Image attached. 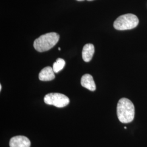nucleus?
Instances as JSON below:
<instances>
[{
	"instance_id": "nucleus-2",
	"label": "nucleus",
	"mask_w": 147,
	"mask_h": 147,
	"mask_svg": "<svg viewBox=\"0 0 147 147\" xmlns=\"http://www.w3.org/2000/svg\"><path fill=\"white\" fill-rule=\"evenodd\" d=\"M59 39V36L56 32H50L40 36L36 39L33 47L37 51L42 53L53 48Z\"/></svg>"
},
{
	"instance_id": "nucleus-13",
	"label": "nucleus",
	"mask_w": 147,
	"mask_h": 147,
	"mask_svg": "<svg viewBox=\"0 0 147 147\" xmlns=\"http://www.w3.org/2000/svg\"><path fill=\"white\" fill-rule=\"evenodd\" d=\"M87 1H94V0H87Z\"/></svg>"
},
{
	"instance_id": "nucleus-1",
	"label": "nucleus",
	"mask_w": 147,
	"mask_h": 147,
	"mask_svg": "<svg viewBox=\"0 0 147 147\" xmlns=\"http://www.w3.org/2000/svg\"><path fill=\"white\" fill-rule=\"evenodd\" d=\"M117 114L121 123H129L132 121L135 117V106L131 101L125 98L119 100Z\"/></svg>"
},
{
	"instance_id": "nucleus-7",
	"label": "nucleus",
	"mask_w": 147,
	"mask_h": 147,
	"mask_svg": "<svg viewBox=\"0 0 147 147\" xmlns=\"http://www.w3.org/2000/svg\"><path fill=\"white\" fill-rule=\"evenodd\" d=\"M81 84L82 87L90 91H95L96 85L92 76L88 74H84L81 80Z\"/></svg>"
},
{
	"instance_id": "nucleus-12",
	"label": "nucleus",
	"mask_w": 147,
	"mask_h": 147,
	"mask_svg": "<svg viewBox=\"0 0 147 147\" xmlns=\"http://www.w3.org/2000/svg\"><path fill=\"white\" fill-rule=\"evenodd\" d=\"M58 50H61V48H60V47H58Z\"/></svg>"
},
{
	"instance_id": "nucleus-5",
	"label": "nucleus",
	"mask_w": 147,
	"mask_h": 147,
	"mask_svg": "<svg viewBox=\"0 0 147 147\" xmlns=\"http://www.w3.org/2000/svg\"><path fill=\"white\" fill-rule=\"evenodd\" d=\"M10 147H30V140L24 136H16L11 138L9 141Z\"/></svg>"
},
{
	"instance_id": "nucleus-3",
	"label": "nucleus",
	"mask_w": 147,
	"mask_h": 147,
	"mask_svg": "<svg viewBox=\"0 0 147 147\" xmlns=\"http://www.w3.org/2000/svg\"><path fill=\"white\" fill-rule=\"evenodd\" d=\"M139 20L132 14H126L119 16L113 23V26L117 30H131L137 26Z\"/></svg>"
},
{
	"instance_id": "nucleus-6",
	"label": "nucleus",
	"mask_w": 147,
	"mask_h": 147,
	"mask_svg": "<svg viewBox=\"0 0 147 147\" xmlns=\"http://www.w3.org/2000/svg\"><path fill=\"white\" fill-rule=\"evenodd\" d=\"M55 78V72L53 68L46 67L42 69L39 74V79L42 81H49Z\"/></svg>"
},
{
	"instance_id": "nucleus-4",
	"label": "nucleus",
	"mask_w": 147,
	"mask_h": 147,
	"mask_svg": "<svg viewBox=\"0 0 147 147\" xmlns=\"http://www.w3.org/2000/svg\"><path fill=\"white\" fill-rule=\"evenodd\" d=\"M44 102L46 104L55 106L58 108H62L68 105L69 99L63 94L51 93L46 95L44 97Z\"/></svg>"
},
{
	"instance_id": "nucleus-9",
	"label": "nucleus",
	"mask_w": 147,
	"mask_h": 147,
	"mask_svg": "<svg viewBox=\"0 0 147 147\" xmlns=\"http://www.w3.org/2000/svg\"><path fill=\"white\" fill-rule=\"evenodd\" d=\"M65 64V61L62 58H57L56 61L53 64V69L55 73H57L63 69Z\"/></svg>"
},
{
	"instance_id": "nucleus-11",
	"label": "nucleus",
	"mask_w": 147,
	"mask_h": 147,
	"mask_svg": "<svg viewBox=\"0 0 147 147\" xmlns=\"http://www.w3.org/2000/svg\"><path fill=\"white\" fill-rule=\"evenodd\" d=\"M77 1H83L84 0H77Z\"/></svg>"
},
{
	"instance_id": "nucleus-10",
	"label": "nucleus",
	"mask_w": 147,
	"mask_h": 147,
	"mask_svg": "<svg viewBox=\"0 0 147 147\" xmlns=\"http://www.w3.org/2000/svg\"><path fill=\"white\" fill-rule=\"evenodd\" d=\"M1 89H2V85L0 84V90H1Z\"/></svg>"
},
{
	"instance_id": "nucleus-8",
	"label": "nucleus",
	"mask_w": 147,
	"mask_h": 147,
	"mask_svg": "<svg viewBox=\"0 0 147 147\" xmlns=\"http://www.w3.org/2000/svg\"><path fill=\"white\" fill-rule=\"evenodd\" d=\"M94 52V46L92 44H86L83 47L82 51V56L84 62H89L90 61Z\"/></svg>"
}]
</instances>
